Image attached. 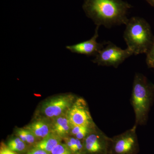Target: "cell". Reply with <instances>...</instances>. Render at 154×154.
Here are the masks:
<instances>
[{
  "label": "cell",
  "mask_w": 154,
  "mask_h": 154,
  "mask_svg": "<svg viewBox=\"0 0 154 154\" xmlns=\"http://www.w3.org/2000/svg\"><path fill=\"white\" fill-rule=\"evenodd\" d=\"M132 6L122 0H85L83 8L96 26L105 28L126 25L128 12Z\"/></svg>",
  "instance_id": "6da1fadb"
},
{
  "label": "cell",
  "mask_w": 154,
  "mask_h": 154,
  "mask_svg": "<svg viewBox=\"0 0 154 154\" xmlns=\"http://www.w3.org/2000/svg\"><path fill=\"white\" fill-rule=\"evenodd\" d=\"M154 97V85L149 82L143 75L136 74L131 99L135 116L136 126L146 124Z\"/></svg>",
  "instance_id": "7a4b0ae2"
},
{
  "label": "cell",
  "mask_w": 154,
  "mask_h": 154,
  "mask_svg": "<svg viewBox=\"0 0 154 154\" xmlns=\"http://www.w3.org/2000/svg\"><path fill=\"white\" fill-rule=\"evenodd\" d=\"M125 25L123 37L127 48L134 55L146 53L154 37L149 24L143 18L133 17Z\"/></svg>",
  "instance_id": "3957f363"
},
{
  "label": "cell",
  "mask_w": 154,
  "mask_h": 154,
  "mask_svg": "<svg viewBox=\"0 0 154 154\" xmlns=\"http://www.w3.org/2000/svg\"><path fill=\"white\" fill-rule=\"evenodd\" d=\"M129 48L122 49L111 42H105L104 48L92 60L98 65L118 67L126 59L133 55Z\"/></svg>",
  "instance_id": "277c9868"
},
{
  "label": "cell",
  "mask_w": 154,
  "mask_h": 154,
  "mask_svg": "<svg viewBox=\"0 0 154 154\" xmlns=\"http://www.w3.org/2000/svg\"><path fill=\"white\" fill-rule=\"evenodd\" d=\"M137 126L110 138L108 154H137L139 145L136 133Z\"/></svg>",
  "instance_id": "5b68a950"
},
{
  "label": "cell",
  "mask_w": 154,
  "mask_h": 154,
  "mask_svg": "<svg viewBox=\"0 0 154 154\" xmlns=\"http://www.w3.org/2000/svg\"><path fill=\"white\" fill-rule=\"evenodd\" d=\"M72 94H64L52 97L43 102L40 108L42 117L52 119L66 113L75 101Z\"/></svg>",
  "instance_id": "8992f818"
},
{
  "label": "cell",
  "mask_w": 154,
  "mask_h": 154,
  "mask_svg": "<svg viewBox=\"0 0 154 154\" xmlns=\"http://www.w3.org/2000/svg\"><path fill=\"white\" fill-rule=\"evenodd\" d=\"M110 138L97 126L83 140V154H108Z\"/></svg>",
  "instance_id": "52a82bcc"
},
{
  "label": "cell",
  "mask_w": 154,
  "mask_h": 154,
  "mask_svg": "<svg viewBox=\"0 0 154 154\" xmlns=\"http://www.w3.org/2000/svg\"><path fill=\"white\" fill-rule=\"evenodd\" d=\"M67 113L73 125L90 127L96 125L91 116L88 104L83 98H77Z\"/></svg>",
  "instance_id": "ba28073f"
},
{
  "label": "cell",
  "mask_w": 154,
  "mask_h": 154,
  "mask_svg": "<svg viewBox=\"0 0 154 154\" xmlns=\"http://www.w3.org/2000/svg\"><path fill=\"white\" fill-rule=\"evenodd\" d=\"M99 26H96L94 36L89 40L74 45L66 46L67 49L72 52L84 54L88 56H96L104 48L105 42L99 43L97 39L99 37Z\"/></svg>",
  "instance_id": "9c48e42d"
},
{
  "label": "cell",
  "mask_w": 154,
  "mask_h": 154,
  "mask_svg": "<svg viewBox=\"0 0 154 154\" xmlns=\"http://www.w3.org/2000/svg\"><path fill=\"white\" fill-rule=\"evenodd\" d=\"M25 128L31 131L38 140H41L52 132V120L42 116L32 122Z\"/></svg>",
  "instance_id": "30bf717a"
},
{
  "label": "cell",
  "mask_w": 154,
  "mask_h": 154,
  "mask_svg": "<svg viewBox=\"0 0 154 154\" xmlns=\"http://www.w3.org/2000/svg\"><path fill=\"white\" fill-rule=\"evenodd\" d=\"M68 112L52 119V132L62 138L69 135L72 124L68 115Z\"/></svg>",
  "instance_id": "8fae6325"
},
{
  "label": "cell",
  "mask_w": 154,
  "mask_h": 154,
  "mask_svg": "<svg viewBox=\"0 0 154 154\" xmlns=\"http://www.w3.org/2000/svg\"><path fill=\"white\" fill-rule=\"evenodd\" d=\"M63 138L55 133L52 132L36 143L33 147L42 149L50 153L51 151L61 143Z\"/></svg>",
  "instance_id": "7c38bea8"
},
{
  "label": "cell",
  "mask_w": 154,
  "mask_h": 154,
  "mask_svg": "<svg viewBox=\"0 0 154 154\" xmlns=\"http://www.w3.org/2000/svg\"><path fill=\"white\" fill-rule=\"evenodd\" d=\"M65 143L74 154H83L84 149L83 140L73 136L69 135L64 137Z\"/></svg>",
  "instance_id": "4fadbf2b"
},
{
  "label": "cell",
  "mask_w": 154,
  "mask_h": 154,
  "mask_svg": "<svg viewBox=\"0 0 154 154\" xmlns=\"http://www.w3.org/2000/svg\"><path fill=\"white\" fill-rule=\"evenodd\" d=\"M16 136L20 138L28 145H33L34 146L38 142L37 141L38 140L32 132L25 128L17 130Z\"/></svg>",
  "instance_id": "5bb4252c"
},
{
  "label": "cell",
  "mask_w": 154,
  "mask_h": 154,
  "mask_svg": "<svg viewBox=\"0 0 154 154\" xmlns=\"http://www.w3.org/2000/svg\"><path fill=\"white\" fill-rule=\"evenodd\" d=\"M96 126V125L90 127L72 125L69 135L73 136L79 139L83 140Z\"/></svg>",
  "instance_id": "9a60e30c"
},
{
  "label": "cell",
  "mask_w": 154,
  "mask_h": 154,
  "mask_svg": "<svg viewBox=\"0 0 154 154\" xmlns=\"http://www.w3.org/2000/svg\"><path fill=\"white\" fill-rule=\"evenodd\" d=\"M7 146L15 152H24L27 151L28 147V145L17 136L10 140Z\"/></svg>",
  "instance_id": "2e32d148"
},
{
  "label": "cell",
  "mask_w": 154,
  "mask_h": 154,
  "mask_svg": "<svg viewBox=\"0 0 154 154\" xmlns=\"http://www.w3.org/2000/svg\"><path fill=\"white\" fill-rule=\"evenodd\" d=\"M50 154H74L65 143H60L50 152Z\"/></svg>",
  "instance_id": "e0dca14e"
},
{
  "label": "cell",
  "mask_w": 154,
  "mask_h": 154,
  "mask_svg": "<svg viewBox=\"0 0 154 154\" xmlns=\"http://www.w3.org/2000/svg\"><path fill=\"white\" fill-rule=\"evenodd\" d=\"M146 54V63L148 66L154 69V37L152 43Z\"/></svg>",
  "instance_id": "ac0fdd59"
},
{
  "label": "cell",
  "mask_w": 154,
  "mask_h": 154,
  "mask_svg": "<svg viewBox=\"0 0 154 154\" xmlns=\"http://www.w3.org/2000/svg\"><path fill=\"white\" fill-rule=\"evenodd\" d=\"M0 154H17L15 152L11 150L8 148V146H6L4 143L1 144L0 149Z\"/></svg>",
  "instance_id": "d6986e66"
},
{
  "label": "cell",
  "mask_w": 154,
  "mask_h": 154,
  "mask_svg": "<svg viewBox=\"0 0 154 154\" xmlns=\"http://www.w3.org/2000/svg\"><path fill=\"white\" fill-rule=\"evenodd\" d=\"M27 154H50L48 152L42 149L33 147L27 152Z\"/></svg>",
  "instance_id": "ffe728a7"
},
{
  "label": "cell",
  "mask_w": 154,
  "mask_h": 154,
  "mask_svg": "<svg viewBox=\"0 0 154 154\" xmlns=\"http://www.w3.org/2000/svg\"><path fill=\"white\" fill-rule=\"evenodd\" d=\"M150 5L154 7V0H146Z\"/></svg>",
  "instance_id": "44dd1931"
}]
</instances>
